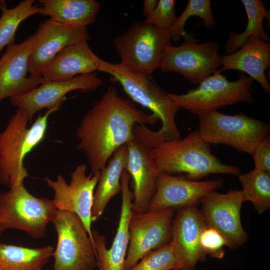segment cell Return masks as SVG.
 I'll return each mask as SVG.
<instances>
[{"mask_svg":"<svg viewBox=\"0 0 270 270\" xmlns=\"http://www.w3.org/2000/svg\"><path fill=\"white\" fill-rule=\"evenodd\" d=\"M221 62L217 42H185L168 48L160 68L164 72H177L191 84H199L217 71Z\"/></svg>","mask_w":270,"mask_h":270,"instance_id":"cell-13","label":"cell"},{"mask_svg":"<svg viewBox=\"0 0 270 270\" xmlns=\"http://www.w3.org/2000/svg\"><path fill=\"white\" fill-rule=\"evenodd\" d=\"M200 246L204 256L222 258L224 254V248L228 246L224 236L214 228L206 227L200 237Z\"/></svg>","mask_w":270,"mask_h":270,"instance_id":"cell-32","label":"cell"},{"mask_svg":"<svg viewBox=\"0 0 270 270\" xmlns=\"http://www.w3.org/2000/svg\"><path fill=\"white\" fill-rule=\"evenodd\" d=\"M56 210L52 200L34 196L19 182L0 192V231L16 229L42 238Z\"/></svg>","mask_w":270,"mask_h":270,"instance_id":"cell-6","label":"cell"},{"mask_svg":"<svg viewBox=\"0 0 270 270\" xmlns=\"http://www.w3.org/2000/svg\"><path fill=\"white\" fill-rule=\"evenodd\" d=\"M247 16L248 24L245 30L240 34L230 32L225 46V54H232L242 47L250 36H257L269 42L270 38L263 28L264 18L270 19V12L260 0H242Z\"/></svg>","mask_w":270,"mask_h":270,"instance_id":"cell-26","label":"cell"},{"mask_svg":"<svg viewBox=\"0 0 270 270\" xmlns=\"http://www.w3.org/2000/svg\"><path fill=\"white\" fill-rule=\"evenodd\" d=\"M158 2L156 0H145L144 2L142 12L146 18L153 12Z\"/></svg>","mask_w":270,"mask_h":270,"instance_id":"cell-34","label":"cell"},{"mask_svg":"<svg viewBox=\"0 0 270 270\" xmlns=\"http://www.w3.org/2000/svg\"><path fill=\"white\" fill-rule=\"evenodd\" d=\"M244 202L242 190H230L226 194L212 191L200 201V212L206 226L218 231L231 249L242 246L248 239L240 219Z\"/></svg>","mask_w":270,"mask_h":270,"instance_id":"cell-14","label":"cell"},{"mask_svg":"<svg viewBox=\"0 0 270 270\" xmlns=\"http://www.w3.org/2000/svg\"><path fill=\"white\" fill-rule=\"evenodd\" d=\"M198 116V130L204 142L210 144H226L250 155L270 133L268 124L241 112L231 116L214 110Z\"/></svg>","mask_w":270,"mask_h":270,"instance_id":"cell-7","label":"cell"},{"mask_svg":"<svg viewBox=\"0 0 270 270\" xmlns=\"http://www.w3.org/2000/svg\"><path fill=\"white\" fill-rule=\"evenodd\" d=\"M194 16L202 18L207 28L214 25L210 0H189L181 15L169 30L170 40L176 42L183 37L186 42H198V40L186 32L184 28L188 19Z\"/></svg>","mask_w":270,"mask_h":270,"instance_id":"cell-29","label":"cell"},{"mask_svg":"<svg viewBox=\"0 0 270 270\" xmlns=\"http://www.w3.org/2000/svg\"><path fill=\"white\" fill-rule=\"evenodd\" d=\"M180 270V269H176V270Z\"/></svg>","mask_w":270,"mask_h":270,"instance_id":"cell-35","label":"cell"},{"mask_svg":"<svg viewBox=\"0 0 270 270\" xmlns=\"http://www.w3.org/2000/svg\"><path fill=\"white\" fill-rule=\"evenodd\" d=\"M158 118L136 108L109 87L82 118L76 133L77 148L85 154L91 172H100L115 151L134 137L136 124H151Z\"/></svg>","mask_w":270,"mask_h":270,"instance_id":"cell-1","label":"cell"},{"mask_svg":"<svg viewBox=\"0 0 270 270\" xmlns=\"http://www.w3.org/2000/svg\"><path fill=\"white\" fill-rule=\"evenodd\" d=\"M100 60L86 40L79 42L60 52L42 76L44 82L70 80L98 70Z\"/></svg>","mask_w":270,"mask_h":270,"instance_id":"cell-22","label":"cell"},{"mask_svg":"<svg viewBox=\"0 0 270 270\" xmlns=\"http://www.w3.org/2000/svg\"><path fill=\"white\" fill-rule=\"evenodd\" d=\"M102 83L94 72L82 74L68 80L44 82L24 95L10 98V101L14 106L22 110L32 122L40 110L62 104L68 92L76 90L93 91Z\"/></svg>","mask_w":270,"mask_h":270,"instance_id":"cell-18","label":"cell"},{"mask_svg":"<svg viewBox=\"0 0 270 270\" xmlns=\"http://www.w3.org/2000/svg\"><path fill=\"white\" fill-rule=\"evenodd\" d=\"M41 14L62 24L86 26L94 23L100 4L94 0H40Z\"/></svg>","mask_w":270,"mask_h":270,"instance_id":"cell-24","label":"cell"},{"mask_svg":"<svg viewBox=\"0 0 270 270\" xmlns=\"http://www.w3.org/2000/svg\"><path fill=\"white\" fill-rule=\"evenodd\" d=\"M98 71L112 76L132 100L149 109L160 120L162 126L156 132L164 141L181 138L175 120L180 108L170 98L168 92L156 82L152 75L136 74L120 63H110L102 59Z\"/></svg>","mask_w":270,"mask_h":270,"instance_id":"cell-4","label":"cell"},{"mask_svg":"<svg viewBox=\"0 0 270 270\" xmlns=\"http://www.w3.org/2000/svg\"><path fill=\"white\" fill-rule=\"evenodd\" d=\"M51 222L57 234L53 270H94L98 265L94 244L78 216L57 210Z\"/></svg>","mask_w":270,"mask_h":270,"instance_id":"cell-9","label":"cell"},{"mask_svg":"<svg viewBox=\"0 0 270 270\" xmlns=\"http://www.w3.org/2000/svg\"><path fill=\"white\" fill-rule=\"evenodd\" d=\"M270 64V43L257 36H250L239 50L222 56L220 72L238 70L256 80L266 94L270 84L265 71Z\"/></svg>","mask_w":270,"mask_h":270,"instance_id":"cell-21","label":"cell"},{"mask_svg":"<svg viewBox=\"0 0 270 270\" xmlns=\"http://www.w3.org/2000/svg\"><path fill=\"white\" fill-rule=\"evenodd\" d=\"M176 210L167 208L133 212L128 226L129 242L124 270H130L147 253L170 242Z\"/></svg>","mask_w":270,"mask_h":270,"instance_id":"cell-11","label":"cell"},{"mask_svg":"<svg viewBox=\"0 0 270 270\" xmlns=\"http://www.w3.org/2000/svg\"><path fill=\"white\" fill-rule=\"evenodd\" d=\"M222 179L200 181L159 172L156 190L148 210L174 209L196 205L210 192L223 185Z\"/></svg>","mask_w":270,"mask_h":270,"instance_id":"cell-17","label":"cell"},{"mask_svg":"<svg viewBox=\"0 0 270 270\" xmlns=\"http://www.w3.org/2000/svg\"><path fill=\"white\" fill-rule=\"evenodd\" d=\"M0 234H1V232L0 231Z\"/></svg>","mask_w":270,"mask_h":270,"instance_id":"cell-36","label":"cell"},{"mask_svg":"<svg viewBox=\"0 0 270 270\" xmlns=\"http://www.w3.org/2000/svg\"><path fill=\"white\" fill-rule=\"evenodd\" d=\"M134 138L126 144V170L132 178V212L148 211L156 190L158 174L152 154L156 144L152 132L146 124H136Z\"/></svg>","mask_w":270,"mask_h":270,"instance_id":"cell-10","label":"cell"},{"mask_svg":"<svg viewBox=\"0 0 270 270\" xmlns=\"http://www.w3.org/2000/svg\"><path fill=\"white\" fill-rule=\"evenodd\" d=\"M128 161L126 144L118 148L100 171L94 194L92 221L96 220L104 213L108 202L122 191L120 178Z\"/></svg>","mask_w":270,"mask_h":270,"instance_id":"cell-23","label":"cell"},{"mask_svg":"<svg viewBox=\"0 0 270 270\" xmlns=\"http://www.w3.org/2000/svg\"><path fill=\"white\" fill-rule=\"evenodd\" d=\"M169 30L144 22L134 23L125 33L114 38L120 64L138 74L150 76L160 68L170 42Z\"/></svg>","mask_w":270,"mask_h":270,"instance_id":"cell-5","label":"cell"},{"mask_svg":"<svg viewBox=\"0 0 270 270\" xmlns=\"http://www.w3.org/2000/svg\"><path fill=\"white\" fill-rule=\"evenodd\" d=\"M86 171V166L85 164L76 166L71 173L70 181L68 184L61 174L58 175L55 180L48 178L45 180L54 192L52 200L56 209L70 212L76 214L94 242L91 216L94 191L100 172L87 175Z\"/></svg>","mask_w":270,"mask_h":270,"instance_id":"cell-12","label":"cell"},{"mask_svg":"<svg viewBox=\"0 0 270 270\" xmlns=\"http://www.w3.org/2000/svg\"><path fill=\"white\" fill-rule=\"evenodd\" d=\"M36 42L34 33L20 44L8 46L0 58V101L24 95L44 82L42 75L26 76L28 58Z\"/></svg>","mask_w":270,"mask_h":270,"instance_id":"cell-16","label":"cell"},{"mask_svg":"<svg viewBox=\"0 0 270 270\" xmlns=\"http://www.w3.org/2000/svg\"><path fill=\"white\" fill-rule=\"evenodd\" d=\"M175 4L174 0H158L153 12L144 22L160 29L169 30L177 18Z\"/></svg>","mask_w":270,"mask_h":270,"instance_id":"cell-31","label":"cell"},{"mask_svg":"<svg viewBox=\"0 0 270 270\" xmlns=\"http://www.w3.org/2000/svg\"><path fill=\"white\" fill-rule=\"evenodd\" d=\"M254 160V169L270 173V138L268 136L256 146L251 155Z\"/></svg>","mask_w":270,"mask_h":270,"instance_id":"cell-33","label":"cell"},{"mask_svg":"<svg viewBox=\"0 0 270 270\" xmlns=\"http://www.w3.org/2000/svg\"><path fill=\"white\" fill-rule=\"evenodd\" d=\"M152 154L158 172H183L191 180L211 174H240L239 168L223 164L212 153L210 144L202 138L198 130L183 139L160 142L153 148Z\"/></svg>","mask_w":270,"mask_h":270,"instance_id":"cell-2","label":"cell"},{"mask_svg":"<svg viewBox=\"0 0 270 270\" xmlns=\"http://www.w3.org/2000/svg\"><path fill=\"white\" fill-rule=\"evenodd\" d=\"M206 227L196 205L178 208L174 215L170 242L182 270H196L198 262L204 258L200 237Z\"/></svg>","mask_w":270,"mask_h":270,"instance_id":"cell-19","label":"cell"},{"mask_svg":"<svg viewBox=\"0 0 270 270\" xmlns=\"http://www.w3.org/2000/svg\"><path fill=\"white\" fill-rule=\"evenodd\" d=\"M218 70L206 78L196 88L182 94L168 92L179 106L197 116L226 106L241 102L252 104L254 80L241 73L238 80H228Z\"/></svg>","mask_w":270,"mask_h":270,"instance_id":"cell-8","label":"cell"},{"mask_svg":"<svg viewBox=\"0 0 270 270\" xmlns=\"http://www.w3.org/2000/svg\"><path fill=\"white\" fill-rule=\"evenodd\" d=\"M35 34L36 42L28 62V71L34 76H41L66 47L90 38L86 26L64 25L51 19L40 23Z\"/></svg>","mask_w":270,"mask_h":270,"instance_id":"cell-15","label":"cell"},{"mask_svg":"<svg viewBox=\"0 0 270 270\" xmlns=\"http://www.w3.org/2000/svg\"><path fill=\"white\" fill-rule=\"evenodd\" d=\"M62 104L48 109L39 115L30 127V122L26 114L17 108L8 120L6 128L0 133V183L12 186L28 176L24 164L26 156L44 139L48 128V118L58 110Z\"/></svg>","mask_w":270,"mask_h":270,"instance_id":"cell-3","label":"cell"},{"mask_svg":"<svg viewBox=\"0 0 270 270\" xmlns=\"http://www.w3.org/2000/svg\"><path fill=\"white\" fill-rule=\"evenodd\" d=\"M34 0H25L12 8H8L4 0H0V52L6 46L14 44L16 32L21 22L36 14H42L41 6Z\"/></svg>","mask_w":270,"mask_h":270,"instance_id":"cell-27","label":"cell"},{"mask_svg":"<svg viewBox=\"0 0 270 270\" xmlns=\"http://www.w3.org/2000/svg\"><path fill=\"white\" fill-rule=\"evenodd\" d=\"M130 176L124 169L121 175L122 204L116 236L110 248L108 249L106 238L96 230L92 236L100 270H124L125 260L129 242L128 226L133 214L132 192L130 188Z\"/></svg>","mask_w":270,"mask_h":270,"instance_id":"cell-20","label":"cell"},{"mask_svg":"<svg viewBox=\"0 0 270 270\" xmlns=\"http://www.w3.org/2000/svg\"><path fill=\"white\" fill-rule=\"evenodd\" d=\"M54 250L50 245L31 248L0 244V270H43Z\"/></svg>","mask_w":270,"mask_h":270,"instance_id":"cell-25","label":"cell"},{"mask_svg":"<svg viewBox=\"0 0 270 270\" xmlns=\"http://www.w3.org/2000/svg\"><path fill=\"white\" fill-rule=\"evenodd\" d=\"M181 270L170 242L145 254L130 270Z\"/></svg>","mask_w":270,"mask_h":270,"instance_id":"cell-30","label":"cell"},{"mask_svg":"<svg viewBox=\"0 0 270 270\" xmlns=\"http://www.w3.org/2000/svg\"><path fill=\"white\" fill-rule=\"evenodd\" d=\"M238 180L245 202H250L256 210L262 214L270 208V173L254 169L240 174Z\"/></svg>","mask_w":270,"mask_h":270,"instance_id":"cell-28","label":"cell"}]
</instances>
